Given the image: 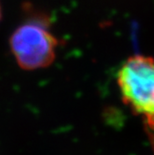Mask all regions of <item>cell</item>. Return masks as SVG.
Returning <instances> with one entry per match:
<instances>
[{"instance_id":"1","label":"cell","mask_w":154,"mask_h":155,"mask_svg":"<svg viewBox=\"0 0 154 155\" xmlns=\"http://www.w3.org/2000/svg\"><path fill=\"white\" fill-rule=\"evenodd\" d=\"M9 48L22 70L47 68L56 58L58 40L48 24L42 20H28L13 31Z\"/></svg>"},{"instance_id":"2","label":"cell","mask_w":154,"mask_h":155,"mask_svg":"<svg viewBox=\"0 0 154 155\" xmlns=\"http://www.w3.org/2000/svg\"><path fill=\"white\" fill-rule=\"evenodd\" d=\"M124 101L146 120L154 118V60L136 55L124 62L117 74Z\"/></svg>"},{"instance_id":"3","label":"cell","mask_w":154,"mask_h":155,"mask_svg":"<svg viewBox=\"0 0 154 155\" xmlns=\"http://www.w3.org/2000/svg\"><path fill=\"white\" fill-rule=\"evenodd\" d=\"M146 123H147V126L149 128V132L151 134L152 140L154 143V118L153 119H150V120H146Z\"/></svg>"},{"instance_id":"4","label":"cell","mask_w":154,"mask_h":155,"mask_svg":"<svg viewBox=\"0 0 154 155\" xmlns=\"http://www.w3.org/2000/svg\"><path fill=\"white\" fill-rule=\"evenodd\" d=\"M1 14H2V12H1V6H0V19H1Z\"/></svg>"}]
</instances>
